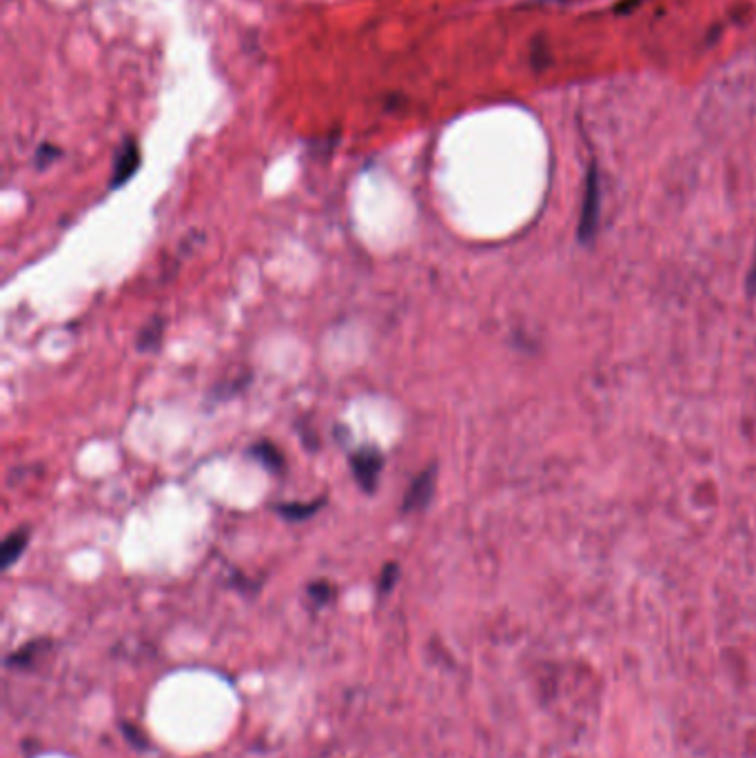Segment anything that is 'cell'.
<instances>
[{
  "label": "cell",
  "instance_id": "4",
  "mask_svg": "<svg viewBox=\"0 0 756 758\" xmlns=\"http://www.w3.org/2000/svg\"><path fill=\"white\" fill-rule=\"evenodd\" d=\"M249 453H251L255 459H258L260 464H264V466L271 468V470H280V468L284 466V457H282V453H280V450L275 448L271 442H260V444L251 446Z\"/></svg>",
  "mask_w": 756,
  "mask_h": 758
},
{
  "label": "cell",
  "instance_id": "8",
  "mask_svg": "<svg viewBox=\"0 0 756 758\" xmlns=\"http://www.w3.org/2000/svg\"><path fill=\"white\" fill-rule=\"evenodd\" d=\"M58 158H60V149L54 147V145H49V142H45V145H40L38 151H36V165L40 169L49 167L51 162L58 160Z\"/></svg>",
  "mask_w": 756,
  "mask_h": 758
},
{
  "label": "cell",
  "instance_id": "5",
  "mask_svg": "<svg viewBox=\"0 0 756 758\" xmlns=\"http://www.w3.org/2000/svg\"><path fill=\"white\" fill-rule=\"evenodd\" d=\"M27 539H29L27 530H16L5 539V544H3V563L5 566L14 563L20 555H23V550L27 548Z\"/></svg>",
  "mask_w": 756,
  "mask_h": 758
},
{
  "label": "cell",
  "instance_id": "2",
  "mask_svg": "<svg viewBox=\"0 0 756 758\" xmlns=\"http://www.w3.org/2000/svg\"><path fill=\"white\" fill-rule=\"evenodd\" d=\"M140 167V149L134 138L122 142L118 156L114 160V171H111V189H118L122 184L134 178V173Z\"/></svg>",
  "mask_w": 756,
  "mask_h": 758
},
{
  "label": "cell",
  "instance_id": "7",
  "mask_svg": "<svg viewBox=\"0 0 756 758\" xmlns=\"http://www.w3.org/2000/svg\"><path fill=\"white\" fill-rule=\"evenodd\" d=\"M160 337H162V322L156 320L153 324H147L145 329H142L138 348L140 351H151V348H156L160 344Z\"/></svg>",
  "mask_w": 756,
  "mask_h": 758
},
{
  "label": "cell",
  "instance_id": "6",
  "mask_svg": "<svg viewBox=\"0 0 756 758\" xmlns=\"http://www.w3.org/2000/svg\"><path fill=\"white\" fill-rule=\"evenodd\" d=\"M318 508H322L320 501H313V504H284V506H278V512L291 521H302L306 517L315 515Z\"/></svg>",
  "mask_w": 756,
  "mask_h": 758
},
{
  "label": "cell",
  "instance_id": "3",
  "mask_svg": "<svg viewBox=\"0 0 756 758\" xmlns=\"http://www.w3.org/2000/svg\"><path fill=\"white\" fill-rule=\"evenodd\" d=\"M435 475V468H426L420 477L413 479V484L408 486L404 495V512H415L428 506L435 493Z\"/></svg>",
  "mask_w": 756,
  "mask_h": 758
},
{
  "label": "cell",
  "instance_id": "1",
  "mask_svg": "<svg viewBox=\"0 0 756 758\" xmlns=\"http://www.w3.org/2000/svg\"><path fill=\"white\" fill-rule=\"evenodd\" d=\"M353 477L364 493H375L384 470V455L373 446H364L351 455Z\"/></svg>",
  "mask_w": 756,
  "mask_h": 758
}]
</instances>
